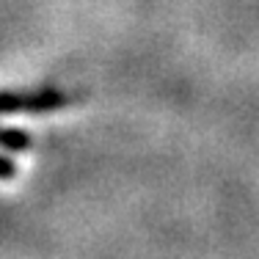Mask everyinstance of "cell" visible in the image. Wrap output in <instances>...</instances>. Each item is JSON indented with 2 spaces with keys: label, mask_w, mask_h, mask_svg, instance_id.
Segmentation results:
<instances>
[{
  "label": "cell",
  "mask_w": 259,
  "mask_h": 259,
  "mask_svg": "<svg viewBox=\"0 0 259 259\" xmlns=\"http://www.w3.org/2000/svg\"><path fill=\"white\" fill-rule=\"evenodd\" d=\"M66 105V97L55 89H45L36 94H0V113H41V110H58ZM0 146L3 149H28L30 135L22 130H0Z\"/></svg>",
  "instance_id": "1"
},
{
  "label": "cell",
  "mask_w": 259,
  "mask_h": 259,
  "mask_svg": "<svg viewBox=\"0 0 259 259\" xmlns=\"http://www.w3.org/2000/svg\"><path fill=\"white\" fill-rule=\"evenodd\" d=\"M11 177H14V163L0 157V180H11Z\"/></svg>",
  "instance_id": "2"
}]
</instances>
